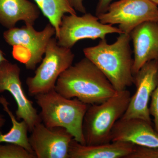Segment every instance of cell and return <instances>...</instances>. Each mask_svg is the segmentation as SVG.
I'll return each mask as SVG.
<instances>
[{"label": "cell", "instance_id": "obj_8", "mask_svg": "<svg viewBox=\"0 0 158 158\" xmlns=\"http://www.w3.org/2000/svg\"><path fill=\"white\" fill-rule=\"evenodd\" d=\"M122 33L118 27L102 23L97 16L90 13H86L81 16L77 14L65 15L56 38L60 46L71 49L82 40L104 39L108 34Z\"/></svg>", "mask_w": 158, "mask_h": 158}, {"label": "cell", "instance_id": "obj_21", "mask_svg": "<svg viewBox=\"0 0 158 158\" xmlns=\"http://www.w3.org/2000/svg\"><path fill=\"white\" fill-rule=\"evenodd\" d=\"M113 0H98L95 9V15L98 16L107 11L108 8Z\"/></svg>", "mask_w": 158, "mask_h": 158}, {"label": "cell", "instance_id": "obj_12", "mask_svg": "<svg viewBox=\"0 0 158 158\" xmlns=\"http://www.w3.org/2000/svg\"><path fill=\"white\" fill-rule=\"evenodd\" d=\"M129 35L134 48L133 73L135 75L147 62L158 61V22L142 23Z\"/></svg>", "mask_w": 158, "mask_h": 158}, {"label": "cell", "instance_id": "obj_15", "mask_svg": "<svg viewBox=\"0 0 158 158\" xmlns=\"http://www.w3.org/2000/svg\"><path fill=\"white\" fill-rule=\"evenodd\" d=\"M40 15L38 6L28 0H0V23L8 29L19 21L34 26Z\"/></svg>", "mask_w": 158, "mask_h": 158}, {"label": "cell", "instance_id": "obj_3", "mask_svg": "<svg viewBox=\"0 0 158 158\" xmlns=\"http://www.w3.org/2000/svg\"><path fill=\"white\" fill-rule=\"evenodd\" d=\"M34 97L40 109L39 115L41 122L44 125L64 128L76 141L86 144L83 123L88 105L77 98H66L55 89Z\"/></svg>", "mask_w": 158, "mask_h": 158}, {"label": "cell", "instance_id": "obj_20", "mask_svg": "<svg viewBox=\"0 0 158 158\" xmlns=\"http://www.w3.org/2000/svg\"><path fill=\"white\" fill-rule=\"evenodd\" d=\"M149 107L150 114L153 117L154 128L158 133V84L153 91Z\"/></svg>", "mask_w": 158, "mask_h": 158}, {"label": "cell", "instance_id": "obj_16", "mask_svg": "<svg viewBox=\"0 0 158 158\" xmlns=\"http://www.w3.org/2000/svg\"><path fill=\"white\" fill-rule=\"evenodd\" d=\"M9 104L4 96L0 97V104L2 105L4 111L9 115L12 123V127L8 133L4 134L0 131V143L5 142L19 145L34 154L29 142L27 125L23 120L18 121L16 117L9 107Z\"/></svg>", "mask_w": 158, "mask_h": 158}, {"label": "cell", "instance_id": "obj_11", "mask_svg": "<svg viewBox=\"0 0 158 158\" xmlns=\"http://www.w3.org/2000/svg\"><path fill=\"white\" fill-rule=\"evenodd\" d=\"M29 137L37 158H69V149L73 136L62 127H48L42 122L36 125Z\"/></svg>", "mask_w": 158, "mask_h": 158}, {"label": "cell", "instance_id": "obj_22", "mask_svg": "<svg viewBox=\"0 0 158 158\" xmlns=\"http://www.w3.org/2000/svg\"><path fill=\"white\" fill-rule=\"evenodd\" d=\"M83 2V0H70L72 6L76 11L85 14L86 10Z\"/></svg>", "mask_w": 158, "mask_h": 158}, {"label": "cell", "instance_id": "obj_1", "mask_svg": "<svg viewBox=\"0 0 158 158\" xmlns=\"http://www.w3.org/2000/svg\"><path fill=\"white\" fill-rule=\"evenodd\" d=\"M55 90L88 105L102 103L117 92L104 74L85 57L60 75Z\"/></svg>", "mask_w": 158, "mask_h": 158}, {"label": "cell", "instance_id": "obj_18", "mask_svg": "<svg viewBox=\"0 0 158 158\" xmlns=\"http://www.w3.org/2000/svg\"><path fill=\"white\" fill-rule=\"evenodd\" d=\"M0 158H37L34 154L16 144H0Z\"/></svg>", "mask_w": 158, "mask_h": 158}, {"label": "cell", "instance_id": "obj_23", "mask_svg": "<svg viewBox=\"0 0 158 158\" xmlns=\"http://www.w3.org/2000/svg\"><path fill=\"white\" fill-rule=\"evenodd\" d=\"M5 54L0 49V64L4 61L7 60L5 57Z\"/></svg>", "mask_w": 158, "mask_h": 158}, {"label": "cell", "instance_id": "obj_13", "mask_svg": "<svg viewBox=\"0 0 158 158\" xmlns=\"http://www.w3.org/2000/svg\"><path fill=\"white\" fill-rule=\"evenodd\" d=\"M111 141H122L138 146L158 148V133L152 123L143 119L120 118L112 130Z\"/></svg>", "mask_w": 158, "mask_h": 158}, {"label": "cell", "instance_id": "obj_14", "mask_svg": "<svg viewBox=\"0 0 158 158\" xmlns=\"http://www.w3.org/2000/svg\"><path fill=\"white\" fill-rule=\"evenodd\" d=\"M135 147L132 143L122 141L82 144L73 138L69 145V158H127Z\"/></svg>", "mask_w": 158, "mask_h": 158}, {"label": "cell", "instance_id": "obj_25", "mask_svg": "<svg viewBox=\"0 0 158 158\" xmlns=\"http://www.w3.org/2000/svg\"><path fill=\"white\" fill-rule=\"evenodd\" d=\"M150 1H151L153 3L155 4L157 6L158 5V0H150Z\"/></svg>", "mask_w": 158, "mask_h": 158}, {"label": "cell", "instance_id": "obj_19", "mask_svg": "<svg viewBox=\"0 0 158 158\" xmlns=\"http://www.w3.org/2000/svg\"><path fill=\"white\" fill-rule=\"evenodd\" d=\"M127 158H158V148L135 145L134 151Z\"/></svg>", "mask_w": 158, "mask_h": 158}, {"label": "cell", "instance_id": "obj_10", "mask_svg": "<svg viewBox=\"0 0 158 158\" xmlns=\"http://www.w3.org/2000/svg\"><path fill=\"white\" fill-rule=\"evenodd\" d=\"M136 91L131 97L126 111L121 117L123 119L137 118L152 124L148 103L153 91L158 84V61L147 62L134 75Z\"/></svg>", "mask_w": 158, "mask_h": 158}, {"label": "cell", "instance_id": "obj_9", "mask_svg": "<svg viewBox=\"0 0 158 158\" xmlns=\"http://www.w3.org/2000/svg\"><path fill=\"white\" fill-rule=\"evenodd\" d=\"M20 73V68L17 64L8 60L2 62L0 64V93L7 91L11 94L17 104L16 118L25 122L31 133L41 120L33 102L28 98L23 89Z\"/></svg>", "mask_w": 158, "mask_h": 158}, {"label": "cell", "instance_id": "obj_5", "mask_svg": "<svg viewBox=\"0 0 158 158\" xmlns=\"http://www.w3.org/2000/svg\"><path fill=\"white\" fill-rule=\"evenodd\" d=\"M55 27L49 23L42 31H37L33 25L14 27L3 34L6 42L13 47V58L25 65L29 70H34L41 62L50 40L56 34Z\"/></svg>", "mask_w": 158, "mask_h": 158}, {"label": "cell", "instance_id": "obj_24", "mask_svg": "<svg viewBox=\"0 0 158 158\" xmlns=\"http://www.w3.org/2000/svg\"><path fill=\"white\" fill-rule=\"evenodd\" d=\"M5 122H6V119L2 115H0V128L2 127L5 125Z\"/></svg>", "mask_w": 158, "mask_h": 158}, {"label": "cell", "instance_id": "obj_7", "mask_svg": "<svg viewBox=\"0 0 158 158\" xmlns=\"http://www.w3.org/2000/svg\"><path fill=\"white\" fill-rule=\"evenodd\" d=\"M97 16L102 23L118 25L123 33L129 34L142 23L158 22V7L150 0H118Z\"/></svg>", "mask_w": 158, "mask_h": 158}, {"label": "cell", "instance_id": "obj_2", "mask_svg": "<svg viewBox=\"0 0 158 158\" xmlns=\"http://www.w3.org/2000/svg\"><path fill=\"white\" fill-rule=\"evenodd\" d=\"M129 34H119L116 41L109 44L106 39L98 44L84 49L85 57L101 71L117 91L127 89L134 84V59Z\"/></svg>", "mask_w": 158, "mask_h": 158}, {"label": "cell", "instance_id": "obj_6", "mask_svg": "<svg viewBox=\"0 0 158 158\" xmlns=\"http://www.w3.org/2000/svg\"><path fill=\"white\" fill-rule=\"evenodd\" d=\"M41 63L34 76L26 80L29 94L35 96L55 89L60 75L71 66L75 55L71 49L60 46L56 37L49 41Z\"/></svg>", "mask_w": 158, "mask_h": 158}, {"label": "cell", "instance_id": "obj_17", "mask_svg": "<svg viewBox=\"0 0 158 158\" xmlns=\"http://www.w3.org/2000/svg\"><path fill=\"white\" fill-rule=\"evenodd\" d=\"M43 14L56 29V38L62 18L65 14L76 15L70 0H34Z\"/></svg>", "mask_w": 158, "mask_h": 158}, {"label": "cell", "instance_id": "obj_4", "mask_svg": "<svg viewBox=\"0 0 158 158\" xmlns=\"http://www.w3.org/2000/svg\"><path fill=\"white\" fill-rule=\"evenodd\" d=\"M131 97L130 91L125 89L117 91L102 103L88 105L83 123L86 144L111 142L113 127L126 111Z\"/></svg>", "mask_w": 158, "mask_h": 158}]
</instances>
